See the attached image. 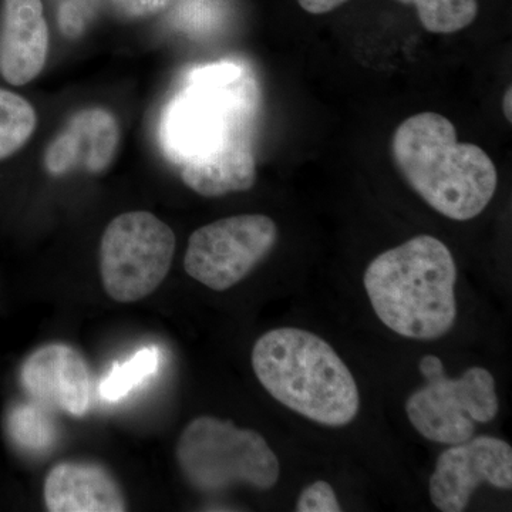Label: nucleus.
<instances>
[{"label": "nucleus", "mask_w": 512, "mask_h": 512, "mask_svg": "<svg viewBox=\"0 0 512 512\" xmlns=\"http://www.w3.org/2000/svg\"><path fill=\"white\" fill-rule=\"evenodd\" d=\"M298 512H340L338 497L332 485L326 481H315L299 495L296 503Z\"/></svg>", "instance_id": "nucleus-19"}, {"label": "nucleus", "mask_w": 512, "mask_h": 512, "mask_svg": "<svg viewBox=\"0 0 512 512\" xmlns=\"http://www.w3.org/2000/svg\"><path fill=\"white\" fill-rule=\"evenodd\" d=\"M111 2L127 15L144 16L164 8L170 0H111Z\"/></svg>", "instance_id": "nucleus-20"}, {"label": "nucleus", "mask_w": 512, "mask_h": 512, "mask_svg": "<svg viewBox=\"0 0 512 512\" xmlns=\"http://www.w3.org/2000/svg\"><path fill=\"white\" fill-rule=\"evenodd\" d=\"M348 0H298L299 6L312 15L332 12ZM413 3L423 28L427 32L448 35L460 32L474 22L477 0H400Z\"/></svg>", "instance_id": "nucleus-15"}, {"label": "nucleus", "mask_w": 512, "mask_h": 512, "mask_svg": "<svg viewBox=\"0 0 512 512\" xmlns=\"http://www.w3.org/2000/svg\"><path fill=\"white\" fill-rule=\"evenodd\" d=\"M160 365V352L154 346L138 350L136 355L123 365H116L110 375L103 380L100 394L109 402H116L130 393L134 387L157 372Z\"/></svg>", "instance_id": "nucleus-17"}, {"label": "nucleus", "mask_w": 512, "mask_h": 512, "mask_svg": "<svg viewBox=\"0 0 512 512\" xmlns=\"http://www.w3.org/2000/svg\"><path fill=\"white\" fill-rule=\"evenodd\" d=\"M419 369L426 384L407 399L406 413L420 436L434 443L470 440L476 424H487L500 410L494 376L484 367H470L457 379L446 376L443 362L427 355Z\"/></svg>", "instance_id": "nucleus-5"}, {"label": "nucleus", "mask_w": 512, "mask_h": 512, "mask_svg": "<svg viewBox=\"0 0 512 512\" xmlns=\"http://www.w3.org/2000/svg\"><path fill=\"white\" fill-rule=\"evenodd\" d=\"M228 117L222 97L217 94L202 96L181 110L177 134L180 143L190 151V157L220 146L234 137L228 127Z\"/></svg>", "instance_id": "nucleus-14"}, {"label": "nucleus", "mask_w": 512, "mask_h": 512, "mask_svg": "<svg viewBox=\"0 0 512 512\" xmlns=\"http://www.w3.org/2000/svg\"><path fill=\"white\" fill-rule=\"evenodd\" d=\"M49 29L42 0H3L0 74L12 86H25L45 69Z\"/></svg>", "instance_id": "nucleus-11"}, {"label": "nucleus", "mask_w": 512, "mask_h": 512, "mask_svg": "<svg viewBox=\"0 0 512 512\" xmlns=\"http://www.w3.org/2000/svg\"><path fill=\"white\" fill-rule=\"evenodd\" d=\"M511 100H512L511 87H508L507 92H505V94H504L503 111H504L505 119L510 121V123L512 121V107H511L512 104H511Z\"/></svg>", "instance_id": "nucleus-21"}, {"label": "nucleus", "mask_w": 512, "mask_h": 512, "mask_svg": "<svg viewBox=\"0 0 512 512\" xmlns=\"http://www.w3.org/2000/svg\"><path fill=\"white\" fill-rule=\"evenodd\" d=\"M9 430L13 440L30 451L46 450L55 440V430L46 414L30 404L13 409L9 417Z\"/></svg>", "instance_id": "nucleus-18"}, {"label": "nucleus", "mask_w": 512, "mask_h": 512, "mask_svg": "<svg viewBox=\"0 0 512 512\" xmlns=\"http://www.w3.org/2000/svg\"><path fill=\"white\" fill-rule=\"evenodd\" d=\"M119 143V121L109 110L90 107L77 111L47 147L46 170L63 175L82 167L89 173H103L113 163Z\"/></svg>", "instance_id": "nucleus-10"}, {"label": "nucleus", "mask_w": 512, "mask_h": 512, "mask_svg": "<svg viewBox=\"0 0 512 512\" xmlns=\"http://www.w3.org/2000/svg\"><path fill=\"white\" fill-rule=\"evenodd\" d=\"M457 266L444 242L417 235L376 256L363 284L377 318L407 339L434 340L457 318Z\"/></svg>", "instance_id": "nucleus-2"}, {"label": "nucleus", "mask_w": 512, "mask_h": 512, "mask_svg": "<svg viewBox=\"0 0 512 512\" xmlns=\"http://www.w3.org/2000/svg\"><path fill=\"white\" fill-rule=\"evenodd\" d=\"M36 126L35 107L19 94L0 89V161L25 147Z\"/></svg>", "instance_id": "nucleus-16"}, {"label": "nucleus", "mask_w": 512, "mask_h": 512, "mask_svg": "<svg viewBox=\"0 0 512 512\" xmlns=\"http://www.w3.org/2000/svg\"><path fill=\"white\" fill-rule=\"evenodd\" d=\"M45 504L50 512H123L126 498L116 478L92 463H60L47 473Z\"/></svg>", "instance_id": "nucleus-12"}, {"label": "nucleus", "mask_w": 512, "mask_h": 512, "mask_svg": "<svg viewBox=\"0 0 512 512\" xmlns=\"http://www.w3.org/2000/svg\"><path fill=\"white\" fill-rule=\"evenodd\" d=\"M252 369L276 402L322 426L345 427L359 414V389L349 367L308 330L266 332L252 349Z\"/></svg>", "instance_id": "nucleus-3"}, {"label": "nucleus", "mask_w": 512, "mask_h": 512, "mask_svg": "<svg viewBox=\"0 0 512 512\" xmlns=\"http://www.w3.org/2000/svg\"><path fill=\"white\" fill-rule=\"evenodd\" d=\"M175 254V234L148 211L124 212L107 225L100 242V275L113 301L133 303L163 284Z\"/></svg>", "instance_id": "nucleus-6"}, {"label": "nucleus", "mask_w": 512, "mask_h": 512, "mask_svg": "<svg viewBox=\"0 0 512 512\" xmlns=\"http://www.w3.org/2000/svg\"><path fill=\"white\" fill-rule=\"evenodd\" d=\"M392 157L397 171L434 211L470 221L497 191V168L483 148L458 143L457 130L439 113L414 114L396 128Z\"/></svg>", "instance_id": "nucleus-1"}, {"label": "nucleus", "mask_w": 512, "mask_h": 512, "mask_svg": "<svg viewBox=\"0 0 512 512\" xmlns=\"http://www.w3.org/2000/svg\"><path fill=\"white\" fill-rule=\"evenodd\" d=\"M481 484L512 488V448L491 436L471 437L440 454L429 481L431 503L443 512L466 510Z\"/></svg>", "instance_id": "nucleus-8"}, {"label": "nucleus", "mask_w": 512, "mask_h": 512, "mask_svg": "<svg viewBox=\"0 0 512 512\" xmlns=\"http://www.w3.org/2000/svg\"><path fill=\"white\" fill-rule=\"evenodd\" d=\"M184 184L202 197H224L251 190L256 183V160L241 138L188 157L181 173Z\"/></svg>", "instance_id": "nucleus-13"}, {"label": "nucleus", "mask_w": 512, "mask_h": 512, "mask_svg": "<svg viewBox=\"0 0 512 512\" xmlns=\"http://www.w3.org/2000/svg\"><path fill=\"white\" fill-rule=\"evenodd\" d=\"M22 384L36 402L83 417L90 407L92 379L82 353L66 343L35 350L22 366Z\"/></svg>", "instance_id": "nucleus-9"}, {"label": "nucleus", "mask_w": 512, "mask_h": 512, "mask_svg": "<svg viewBox=\"0 0 512 512\" xmlns=\"http://www.w3.org/2000/svg\"><path fill=\"white\" fill-rule=\"evenodd\" d=\"M175 456L185 480L202 493L237 484L268 491L281 474L278 457L258 431L217 417L192 420L181 433Z\"/></svg>", "instance_id": "nucleus-4"}, {"label": "nucleus", "mask_w": 512, "mask_h": 512, "mask_svg": "<svg viewBox=\"0 0 512 512\" xmlns=\"http://www.w3.org/2000/svg\"><path fill=\"white\" fill-rule=\"evenodd\" d=\"M278 237L275 221L262 214L211 222L188 239L185 272L212 291H228L271 254Z\"/></svg>", "instance_id": "nucleus-7"}]
</instances>
